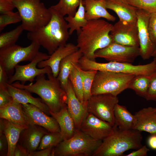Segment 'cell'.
I'll return each instance as SVG.
<instances>
[{
  "label": "cell",
  "mask_w": 156,
  "mask_h": 156,
  "mask_svg": "<svg viewBox=\"0 0 156 156\" xmlns=\"http://www.w3.org/2000/svg\"><path fill=\"white\" fill-rule=\"evenodd\" d=\"M153 74L151 75H135L131 81L128 88L133 90L140 96L145 98L149 84Z\"/></svg>",
  "instance_id": "obj_30"
},
{
  "label": "cell",
  "mask_w": 156,
  "mask_h": 156,
  "mask_svg": "<svg viewBox=\"0 0 156 156\" xmlns=\"http://www.w3.org/2000/svg\"><path fill=\"white\" fill-rule=\"evenodd\" d=\"M54 147H51L46 149L30 153L29 156H53Z\"/></svg>",
  "instance_id": "obj_43"
},
{
  "label": "cell",
  "mask_w": 156,
  "mask_h": 156,
  "mask_svg": "<svg viewBox=\"0 0 156 156\" xmlns=\"http://www.w3.org/2000/svg\"><path fill=\"white\" fill-rule=\"evenodd\" d=\"M80 1L81 0H59L57 4L50 7L64 17L66 15L73 16Z\"/></svg>",
  "instance_id": "obj_31"
},
{
  "label": "cell",
  "mask_w": 156,
  "mask_h": 156,
  "mask_svg": "<svg viewBox=\"0 0 156 156\" xmlns=\"http://www.w3.org/2000/svg\"><path fill=\"white\" fill-rule=\"evenodd\" d=\"M105 5L107 9L116 13L120 21L125 23H137L138 9L129 4L126 0H105Z\"/></svg>",
  "instance_id": "obj_20"
},
{
  "label": "cell",
  "mask_w": 156,
  "mask_h": 156,
  "mask_svg": "<svg viewBox=\"0 0 156 156\" xmlns=\"http://www.w3.org/2000/svg\"><path fill=\"white\" fill-rule=\"evenodd\" d=\"M85 7V17L88 21L100 19L101 18L112 21L116 18L107 11L105 0H82Z\"/></svg>",
  "instance_id": "obj_24"
},
{
  "label": "cell",
  "mask_w": 156,
  "mask_h": 156,
  "mask_svg": "<svg viewBox=\"0 0 156 156\" xmlns=\"http://www.w3.org/2000/svg\"><path fill=\"white\" fill-rule=\"evenodd\" d=\"M21 19L24 30L35 31L46 25L50 21L51 14L40 0H13Z\"/></svg>",
  "instance_id": "obj_5"
},
{
  "label": "cell",
  "mask_w": 156,
  "mask_h": 156,
  "mask_svg": "<svg viewBox=\"0 0 156 156\" xmlns=\"http://www.w3.org/2000/svg\"><path fill=\"white\" fill-rule=\"evenodd\" d=\"M40 46L31 41L27 47L16 44L0 49V64L3 67L9 77L14 74L16 66L22 62L32 61L39 52Z\"/></svg>",
  "instance_id": "obj_9"
},
{
  "label": "cell",
  "mask_w": 156,
  "mask_h": 156,
  "mask_svg": "<svg viewBox=\"0 0 156 156\" xmlns=\"http://www.w3.org/2000/svg\"><path fill=\"white\" fill-rule=\"evenodd\" d=\"M47 75V79L46 78L45 74L37 76L34 83L23 84L17 81L12 84L16 87L25 89L31 93L36 94L47 105L49 111L58 112L67 105L66 93L52 73Z\"/></svg>",
  "instance_id": "obj_2"
},
{
  "label": "cell",
  "mask_w": 156,
  "mask_h": 156,
  "mask_svg": "<svg viewBox=\"0 0 156 156\" xmlns=\"http://www.w3.org/2000/svg\"><path fill=\"white\" fill-rule=\"evenodd\" d=\"M102 142L76 129L71 138L62 140L54 147L53 156H92Z\"/></svg>",
  "instance_id": "obj_6"
},
{
  "label": "cell",
  "mask_w": 156,
  "mask_h": 156,
  "mask_svg": "<svg viewBox=\"0 0 156 156\" xmlns=\"http://www.w3.org/2000/svg\"><path fill=\"white\" fill-rule=\"evenodd\" d=\"M13 98L8 91L5 86H0V106L5 105Z\"/></svg>",
  "instance_id": "obj_40"
},
{
  "label": "cell",
  "mask_w": 156,
  "mask_h": 156,
  "mask_svg": "<svg viewBox=\"0 0 156 156\" xmlns=\"http://www.w3.org/2000/svg\"><path fill=\"white\" fill-rule=\"evenodd\" d=\"M79 70L82 81L84 105L86 107L87 101L92 95L91 92L92 87L95 77L98 71L95 70H84L79 67Z\"/></svg>",
  "instance_id": "obj_33"
},
{
  "label": "cell",
  "mask_w": 156,
  "mask_h": 156,
  "mask_svg": "<svg viewBox=\"0 0 156 156\" xmlns=\"http://www.w3.org/2000/svg\"><path fill=\"white\" fill-rule=\"evenodd\" d=\"M113 25L100 18L88 21L77 39V46L83 55L95 60V52L112 42L110 33Z\"/></svg>",
  "instance_id": "obj_3"
},
{
  "label": "cell",
  "mask_w": 156,
  "mask_h": 156,
  "mask_svg": "<svg viewBox=\"0 0 156 156\" xmlns=\"http://www.w3.org/2000/svg\"><path fill=\"white\" fill-rule=\"evenodd\" d=\"M49 113L59 126L60 133L63 140L71 138L76 128L74 121L68 110L67 105L58 112L49 111Z\"/></svg>",
  "instance_id": "obj_25"
},
{
  "label": "cell",
  "mask_w": 156,
  "mask_h": 156,
  "mask_svg": "<svg viewBox=\"0 0 156 156\" xmlns=\"http://www.w3.org/2000/svg\"><path fill=\"white\" fill-rule=\"evenodd\" d=\"M0 118L14 124L27 125L22 104L13 99L8 104L0 106Z\"/></svg>",
  "instance_id": "obj_26"
},
{
  "label": "cell",
  "mask_w": 156,
  "mask_h": 156,
  "mask_svg": "<svg viewBox=\"0 0 156 156\" xmlns=\"http://www.w3.org/2000/svg\"><path fill=\"white\" fill-rule=\"evenodd\" d=\"M65 91L68 110L74 121L76 128L79 129L87 112L86 107L77 97L69 79Z\"/></svg>",
  "instance_id": "obj_19"
},
{
  "label": "cell",
  "mask_w": 156,
  "mask_h": 156,
  "mask_svg": "<svg viewBox=\"0 0 156 156\" xmlns=\"http://www.w3.org/2000/svg\"><path fill=\"white\" fill-rule=\"evenodd\" d=\"M140 55L139 47L112 42L106 47L96 51L94 57L104 58L109 62L131 63Z\"/></svg>",
  "instance_id": "obj_12"
},
{
  "label": "cell",
  "mask_w": 156,
  "mask_h": 156,
  "mask_svg": "<svg viewBox=\"0 0 156 156\" xmlns=\"http://www.w3.org/2000/svg\"><path fill=\"white\" fill-rule=\"evenodd\" d=\"M135 75L115 72L98 71L92 87V95L109 94L117 96L126 89Z\"/></svg>",
  "instance_id": "obj_8"
},
{
  "label": "cell",
  "mask_w": 156,
  "mask_h": 156,
  "mask_svg": "<svg viewBox=\"0 0 156 156\" xmlns=\"http://www.w3.org/2000/svg\"><path fill=\"white\" fill-rule=\"evenodd\" d=\"M143 137L141 132L134 129L114 132L102 140L92 156H121L126 151L141 147Z\"/></svg>",
  "instance_id": "obj_4"
},
{
  "label": "cell",
  "mask_w": 156,
  "mask_h": 156,
  "mask_svg": "<svg viewBox=\"0 0 156 156\" xmlns=\"http://www.w3.org/2000/svg\"><path fill=\"white\" fill-rule=\"evenodd\" d=\"M8 144L6 138L3 133H0V156H7Z\"/></svg>",
  "instance_id": "obj_42"
},
{
  "label": "cell",
  "mask_w": 156,
  "mask_h": 156,
  "mask_svg": "<svg viewBox=\"0 0 156 156\" xmlns=\"http://www.w3.org/2000/svg\"><path fill=\"white\" fill-rule=\"evenodd\" d=\"M80 66L85 70L108 71L135 75H151L156 72V60L154 58L148 64L135 65L130 63L112 62L99 63L84 56L81 60Z\"/></svg>",
  "instance_id": "obj_7"
},
{
  "label": "cell",
  "mask_w": 156,
  "mask_h": 156,
  "mask_svg": "<svg viewBox=\"0 0 156 156\" xmlns=\"http://www.w3.org/2000/svg\"><path fill=\"white\" fill-rule=\"evenodd\" d=\"M83 55L81 52L77 51L67 56L61 62L57 79L62 88L66 89L69 80V76L75 65L78 64L79 60Z\"/></svg>",
  "instance_id": "obj_27"
},
{
  "label": "cell",
  "mask_w": 156,
  "mask_h": 156,
  "mask_svg": "<svg viewBox=\"0 0 156 156\" xmlns=\"http://www.w3.org/2000/svg\"><path fill=\"white\" fill-rule=\"evenodd\" d=\"M28 127L27 125L14 124L0 118V133H3L5 135L8 142V150L7 156H14L15 149L21 133Z\"/></svg>",
  "instance_id": "obj_21"
},
{
  "label": "cell",
  "mask_w": 156,
  "mask_h": 156,
  "mask_svg": "<svg viewBox=\"0 0 156 156\" xmlns=\"http://www.w3.org/2000/svg\"><path fill=\"white\" fill-rule=\"evenodd\" d=\"M6 87L13 99L22 104H30L37 106L47 115L50 114L47 105L41 99L35 98L27 90L19 88L7 83Z\"/></svg>",
  "instance_id": "obj_23"
},
{
  "label": "cell",
  "mask_w": 156,
  "mask_h": 156,
  "mask_svg": "<svg viewBox=\"0 0 156 156\" xmlns=\"http://www.w3.org/2000/svg\"><path fill=\"white\" fill-rule=\"evenodd\" d=\"M147 143L151 148L156 150V135H151L148 139Z\"/></svg>",
  "instance_id": "obj_47"
},
{
  "label": "cell",
  "mask_w": 156,
  "mask_h": 156,
  "mask_svg": "<svg viewBox=\"0 0 156 156\" xmlns=\"http://www.w3.org/2000/svg\"><path fill=\"white\" fill-rule=\"evenodd\" d=\"M78 50L77 45L70 43H67L65 45L58 48L50 55L48 59L39 62L37 66L40 68L47 66L50 67L53 75L57 77L59 74L60 64L61 61L67 56Z\"/></svg>",
  "instance_id": "obj_18"
},
{
  "label": "cell",
  "mask_w": 156,
  "mask_h": 156,
  "mask_svg": "<svg viewBox=\"0 0 156 156\" xmlns=\"http://www.w3.org/2000/svg\"><path fill=\"white\" fill-rule=\"evenodd\" d=\"M49 8L51 14L49 22L35 31L28 32L27 37L42 47L50 55L67 44L70 35L64 17L51 7Z\"/></svg>",
  "instance_id": "obj_1"
},
{
  "label": "cell",
  "mask_w": 156,
  "mask_h": 156,
  "mask_svg": "<svg viewBox=\"0 0 156 156\" xmlns=\"http://www.w3.org/2000/svg\"><path fill=\"white\" fill-rule=\"evenodd\" d=\"M50 55L39 52L35 58L29 64L23 65H17L15 68V72L9 77L8 83L12 84L16 81H20L25 84L26 81L32 82L37 76L42 74L47 75L52 73L49 66L40 68L36 67L40 62L48 59Z\"/></svg>",
  "instance_id": "obj_11"
},
{
  "label": "cell",
  "mask_w": 156,
  "mask_h": 156,
  "mask_svg": "<svg viewBox=\"0 0 156 156\" xmlns=\"http://www.w3.org/2000/svg\"><path fill=\"white\" fill-rule=\"evenodd\" d=\"M130 5L138 9L150 13H156V0H126Z\"/></svg>",
  "instance_id": "obj_36"
},
{
  "label": "cell",
  "mask_w": 156,
  "mask_h": 156,
  "mask_svg": "<svg viewBox=\"0 0 156 156\" xmlns=\"http://www.w3.org/2000/svg\"><path fill=\"white\" fill-rule=\"evenodd\" d=\"M75 93L80 101L84 104L83 88L81 77L77 64L75 65L69 76Z\"/></svg>",
  "instance_id": "obj_32"
},
{
  "label": "cell",
  "mask_w": 156,
  "mask_h": 156,
  "mask_svg": "<svg viewBox=\"0 0 156 156\" xmlns=\"http://www.w3.org/2000/svg\"><path fill=\"white\" fill-rule=\"evenodd\" d=\"M15 6L13 0H0V13L13 11Z\"/></svg>",
  "instance_id": "obj_41"
},
{
  "label": "cell",
  "mask_w": 156,
  "mask_h": 156,
  "mask_svg": "<svg viewBox=\"0 0 156 156\" xmlns=\"http://www.w3.org/2000/svg\"><path fill=\"white\" fill-rule=\"evenodd\" d=\"M145 99L148 101H156V73L152 76Z\"/></svg>",
  "instance_id": "obj_38"
},
{
  "label": "cell",
  "mask_w": 156,
  "mask_h": 156,
  "mask_svg": "<svg viewBox=\"0 0 156 156\" xmlns=\"http://www.w3.org/2000/svg\"><path fill=\"white\" fill-rule=\"evenodd\" d=\"M117 128L87 112L79 129L94 139L103 140Z\"/></svg>",
  "instance_id": "obj_13"
},
{
  "label": "cell",
  "mask_w": 156,
  "mask_h": 156,
  "mask_svg": "<svg viewBox=\"0 0 156 156\" xmlns=\"http://www.w3.org/2000/svg\"><path fill=\"white\" fill-rule=\"evenodd\" d=\"M150 151L146 146H142L140 148L136 149L125 156H146L147 155L148 153Z\"/></svg>",
  "instance_id": "obj_44"
},
{
  "label": "cell",
  "mask_w": 156,
  "mask_h": 156,
  "mask_svg": "<svg viewBox=\"0 0 156 156\" xmlns=\"http://www.w3.org/2000/svg\"><path fill=\"white\" fill-rule=\"evenodd\" d=\"M118 102L117 96L111 94L92 95L87 103V112L113 126L115 125L114 108Z\"/></svg>",
  "instance_id": "obj_10"
},
{
  "label": "cell",
  "mask_w": 156,
  "mask_h": 156,
  "mask_svg": "<svg viewBox=\"0 0 156 156\" xmlns=\"http://www.w3.org/2000/svg\"><path fill=\"white\" fill-rule=\"evenodd\" d=\"M82 0H81L78 10L73 16H68L64 17L67 23L70 35L72 34L76 31L78 35L80 32L81 28L87 23L88 21L85 17V7L83 5Z\"/></svg>",
  "instance_id": "obj_29"
},
{
  "label": "cell",
  "mask_w": 156,
  "mask_h": 156,
  "mask_svg": "<svg viewBox=\"0 0 156 156\" xmlns=\"http://www.w3.org/2000/svg\"><path fill=\"white\" fill-rule=\"evenodd\" d=\"M148 29L151 39L156 46V13L151 14L148 21Z\"/></svg>",
  "instance_id": "obj_39"
},
{
  "label": "cell",
  "mask_w": 156,
  "mask_h": 156,
  "mask_svg": "<svg viewBox=\"0 0 156 156\" xmlns=\"http://www.w3.org/2000/svg\"><path fill=\"white\" fill-rule=\"evenodd\" d=\"M23 30L21 24L9 31L1 33L0 35V49L16 44Z\"/></svg>",
  "instance_id": "obj_34"
},
{
  "label": "cell",
  "mask_w": 156,
  "mask_h": 156,
  "mask_svg": "<svg viewBox=\"0 0 156 156\" xmlns=\"http://www.w3.org/2000/svg\"><path fill=\"white\" fill-rule=\"evenodd\" d=\"M9 77L2 66L0 64V86L8 83Z\"/></svg>",
  "instance_id": "obj_46"
},
{
  "label": "cell",
  "mask_w": 156,
  "mask_h": 156,
  "mask_svg": "<svg viewBox=\"0 0 156 156\" xmlns=\"http://www.w3.org/2000/svg\"><path fill=\"white\" fill-rule=\"evenodd\" d=\"M21 21L18 12L13 11L0 14V31H1L7 25Z\"/></svg>",
  "instance_id": "obj_37"
},
{
  "label": "cell",
  "mask_w": 156,
  "mask_h": 156,
  "mask_svg": "<svg viewBox=\"0 0 156 156\" xmlns=\"http://www.w3.org/2000/svg\"><path fill=\"white\" fill-rule=\"evenodd\" d=\"M152 57H153L154 58H155L156 60V46L155 49L152 55Z\"/></svg>",
  "instance_id": "obj_48"
},
{
  "label": "cell",
  "mask_w": 156,
  "mask_h": 156,
  "mask_svg": "<svg viewBox=\"0 0 156 156\" xmlns=\"http://www.w3.org/2000/svg\"><path fill=\"white\" fill-rule=\"evenodd\" d=\"M151 14L141 9H137V11L140 56L144 60H148L152 57L156 47L151 39L148 29Z\"/></svg>",
  "instance_id": "obj_14"
},
{
  "label": "cell",
  "mask_w": 156,
  "mask_h": 156,
  "mask_svg": "<svg viewBox=\"0 0 156 156\" xmlns=\"http://www.w3.org/2000/svg\"><path fill=\"white\" fill-rule=\"evenodd\" d=\"M114 116L115 125L119 129L128 130L133 129L136 123L135 117L125 106L117 104L114 108Z\"/></svg>",
  "instance_id": "obj_28"
},
{
  "label": "cell",
  "mask_w": 156,
  "mask_h": 156,
  "mask_svg": "<svg viewBox=\"0 0 156 156\" xmlns=\"http://www.w3.org/2000/svg\"><path fill=\"white\" fill-rule=\"evenodd\" d=\"M22 106L28 125H38L49 132L60 133L59 126L53 117L49 116L39 108L33 104H22Z\"/></svg>",
  "instance_id": "obj_16"
},
{
  "label": "cell",
  "mask_w": 156,
  "mask_h": 156,
  "mask_svg": "<svg viewBox=\"0 0 156 156\" xmlns=\"http://www.w3.org/2000/svg\"><path fill=\"white\" fill-rule=\"evenodd\" d=\"M110 35L113 43L139 47L137 23H125L119 20L113 25Z\"/></svg>",
  "instance_id": "obj_15"
},
{
  "label": "cell",
  "mask_w": 156,
  "mask_h": 156,
  "mask_svg": "<svg viewBox=\"0 0 156 156\" xmlns=\"http://www.w3.org/2000/svg\"><path fill=\"white\" fill-rule=\"evenodd\" d=\"M29 153L25 148L18 143L15 149L14 156H29Z\"/></svg>",
  "instance_id": "obj_45"
},
{
  "label": "cell",
  "mask_w": 156,
  "mask_h": 156,
  "mask_svg": "<svg viewBox=\"0 0 156 156\" xmlns=\"http://www.w3.org/2000/svg\"><path fill=\"white\" fill-rule=\"evenodd\" d=\"M134 115L136 122L133 129L156 135V107L143 108Z\"/></svg>",
  "instance_id": "obj_22"
},
{
  "label": "cell",
  "mask_w": 156,
  "mask_h": 156,
  "mask_svg": "<svg viewBox=\"0 0 156 156\" xmlns=\"http://www.w3.org/2000/svg\"><path fill=\"white\" fill-rule=\"evenodd\" d=\"M63 140L60 133L49 132L42 137L38 150L46 149L50 147H55Z\"/></svg>",
  "instance_id": "obj_35"
},
{
  "label": "cell",
  "mask_w": 156,
  "mask_h": 156,
  "mask_svg": "<svg viewBox=\"0 0 156 156\" xmlns=\"http://www.w3.org/2000/svg\"><path fill=\"white\" fill-rule=\"evenodd\" d=\"M49 132L43 127L37 125H29L21 132L18 143L30 153L37 149L41 139Z\"/></svg>",
  "instance_id": "obj_17"
}]
</instances>
